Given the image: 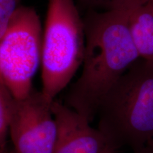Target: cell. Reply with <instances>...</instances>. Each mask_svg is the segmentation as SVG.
Returning <instances> with one entry per match:
<instances>
[{
  "instance_id": "cell-1",
  "label": "cell",
  "mask_w": 153,
  "mask_h": 153,
  "mask_svg": "<svg viewBox=\"0 0 153 153\" xmlns=\"http://www.w3.org/2000/svg\"><path fill=\"white\" fill-rule=\"evenodd\" d=\"M131 10H88L83 18V70L65 97L66 106L92 121L115 84L140 59L129 25Z\"/></svg>"
},
{
  "instance_id": "cell-2",
  "label": "cell",
  "mask_w": 153,
  "mask_h": 153,
  "mask_svg": "<svg viewBox=\"0 0 153 153\" xmlns=\"http://www.w3.org/2000/svg\"><path fill=\"white\" fill-rule=\"evenodd\" d=\"M98 129L118 150L135 153L153 140V61L140 59L99 107Z\"/></svg>"
},
{
  "instance_id": "cell-3",
  "label": "cell",
  "mask_w": 153,
  "mask_h": 153,
  "mask_svg": "<svg viewBox=\"0 0 153 153\" xmlns=\"http://www.w3.org/2000/svg\"><path fill=\"white\" fill-rule=\"evenodd\" d=\"M86 35L74 0H48L42 41V92L49 100L67 87L83 63Z\"/></svg>"
},
{
  "instance_id": "cell-4",
  "label": "cell",
  "mask_w": 153,
  "mask_h": 153,
  "mask_svg": "<svg viewBox=\"0 0 153 153\" xmlns=\"http://www.w3.org/2000/svg\"><path fill=\"white\" fill-rule=\"evenodd\" d=\"M41 23L33 7L21 6L0 35V82L14 98H26L41 62Z\"/></svg>"
},
{
  "instance_id": "cell-5",
  "label": "cell",
  "mask_w": 153,
  "mask_h": 153,
  "mask_svg": "<svg viewBox=\"0 0 153 153\" xmlns=\"http://www.w3.org/2000/svg\"><path fill=\"white\" fill-rule=\"evenodd\" d=\"M53 102L34 89L15 99L9 134L16 153H54L57 127Z\"/></svg>"
},
{
  "instance_id": "cell-6",
  "label": "cell",
  "mask_w": 153,
  "mask_h": 153,
  "mask_svg": "<svg viewBox=\"0 0 153 153\" xmlns=\"http://www.w3.org/2000/svg\"><path fill=\"white\" fill-rule=\"evenodd\" d=\"M52 111L57 135L54 153H116L118 150L87 118L54 100Z\"/></svg>"
},
{
  "instance_id": "cell-7",
  "label": "cell",
  "mask_w": 153,
  "mask_h": 153,
  "mask_svg": "<svg viewBox=\"0 0 153 153\" xmlns=\"http://www.w3.org/2000/svg\"><path fill=\"white\" fill-rule=\"evenodd\" d=\"M129 25L140 58L153 61V0H144L131 9Z\"/></svg>"
},
{
  "instance_id": "cell-8",
  "label": "cell",
  "mask_w": 153,
  "mask_h": 153,
  "mask_svg": "<svg viewBox=\"0 0 153 153\" xmlns=\"http://www.w3.org/2000/svg\"><path fill=\"white\" fill-rule=\"evenodd\" d=\"M15 99L8 88L0 82V152L7 149V137L9 133Z\"/></svg>"
},
{
  "instance_id": "cell-9",
  "label": "cell",
  "mask_w": 153,
  "mask_h": 153,
  "mask_svg": "<svg viewBox=\"0 0 153 153\" xmlns=\"http://www.w3.org/2000/svg\"><path fill=\"white\" fill-rule=\"evenodd\" d=\"M88 10L111 11L118 9L131 10L144 0H78Z\"/></svg>"
},
{
  "instance_id": "cell-10",
  "label": "cell",
  "mask_w": 153,
  "mask_h": 153,
  "mask_svg": "<svg viewBox=\"0 0 153 153\" xmlns=\"http://www.w3.org/2000/svg\"><path fill=\"white\" fill-rule=\"evenodd\" d=\"M22 0H0V35L4 31L9 21L21 7Z\"/></svg>"
},
{
  "instance_id": "cell-11",
  "label": "cell",
  "mask_w": 153,
  "mask_h": 153,
  "mask_svg": "<svg viewBox=\"0 0 153 153\" xmlns=\"http://www.w3.org/2000/svg\"><path fill=\"white\" fill-rule=\"evenodd\" d=\"M135 153H153V140Z\"/></svg>"
},
{
  "instance_id": "cell-12",
  "label": "cell",
  "mask_w": 153,
  "mask_h": 153,
  "mask_svg": "<svg viewBox=\"0 0 153 153\" xmlns=\"http://www.w3.org/2000/svg\"><path fill=\"white\" fill-rule=\"evenodd\" d=\"M0 153H16V152L14 150V149H13V150H10L6 149L5 150H4L3 152H1Z\"/></svg>"
}]
</instances>
